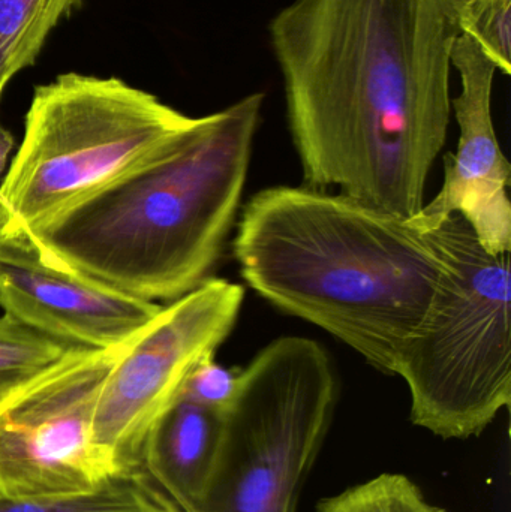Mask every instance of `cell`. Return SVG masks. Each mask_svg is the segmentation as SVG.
Masks as SVG:
<instances>
[{
  "instance_id": "6da1fadb",
  "label": "cell",
  "mask_w": 511,
  "mask_h": 512,
  "mask_svg": "<svg viewBox=\"0 0 511 512\" xmlns=\"http://www.w3.org/2000/svg\"><path fill=\"white\" fill-rule=\"evenodd\" d=\"M465 0H294L269 24L309 188L411 219L452 117Z\"/></svg>"
},
{
  "instance_id": "7a4b0ae2",
  "label": "cell",
  "mask_w": 511,
  "mask_h": 512,
  "mask_svg": "<svg viewBox=\"0 0 511 512\" xmlns=\"http://www.w3.org/2000/svg\"><path fill=\"white\" fill-rule=\"evenodd\" d=\"M234 258L264 300L395 375L449 273L431 233L344 194L275 186L249 200Z\"/></svg>"
},
{
  "instance_id": "3957f363",
  "label": "cell",
  "mask_w": 511,
  "mask_h": 512,
  "mask_svg": "<svg viewBox=\"0 0 511 512\" xmlns=\"http://www.w3.org/2000/svg\"><path fill=\"white\" fill-rule=\"evenodd\" d=\"M263 93L182 134L24 239L42 261L147 301L206 282L236 222Z\"/></svg>"
},
{
  "instance_id": "277c9868",
  "label": "cell",
  "mask_w": 511,
  "mask_h": 512,
  "mask_svg": "<svg viewBox=\"0 0 511 512\" xmlns=\"http://www.w3.org/2000/svg\"><path fill=\"white\" fill-rule=\"evenodd\" d=\"M195 119L116 77L66 72L36 87L23 141L0 183V239L44 227Z\"/></svg>"
},
{
  "instance_id": "5b68a950",
  "label": "cell",
  "mask_w": 511,
  "mask_h": 512,
  "mask_svg": "<svg viewBox=\"0 0 511 512\" xmlns=\"http://www.w3.org/2000/svg\"><path fill=\"white\" fill-rule=\"evenodd\" d=\"M428 233L449 273L395 375L407 382L416 426L468 439L511 402L510 258L489 254L458 215Z\"/></svg>"
},
{
  "instance_id": "8992f818",
  "label": "cell",
  "mask_w": 511,
  "mask_h": 512,
  "mask_svg": "<svg viewBox=\"0 0 511 512\" xmlns=\"http://www.w3.org/2000/svg\"><path fill=\"white\" fill-rule=\"evenodd\" d=\"M332 358L308 337L261 349L237 376L206 512H297L338 405Z\"/></svg>"
},
{
  "instance_id": "52a82bcc",
  "label": "cell",
  "mask_w": 511,
  "mask_h": 512,
  "mask_svg": "<svg viewBox=\"0 0 511 512\" xmlns=\"http://www.w3.org/2000/svg\"><path fill=\"white\" fill-rule=\"evenodd\" d=\"M125 346H74L0 397V496L74 498L122 477L93 445V420Z\"/></svg>"
},
{
  "instance_id": "ba28073f",
  "label": "cell",
  "mask_w": 511,
  "mask_h": 512,
  "mask_svg": "<svg viewBox=\"0 0 511 512\" xmlns=\"http://www.w3.org/2000/svg\"><path fill=\"white\" fill-rule=\"evenodd\" d=\"M245 288L209 277L162 304L123 348L107 376L93 420V445L117 475L143 471L147 439L179 402L192 370L230 336Z\"/></svg>"
},
{
  "instance_id": "9c48e42d",
  "label": "cell",
  "mask_w": 511,
  "mask_h": 512,
  "mask_svg": "<svg viewBox=\"0 0 511 512\" xmlns=\"http://www.w3.org/2000/svg\"><path fill=\"white\" fill-rule=\"evenodd\" d=\"M452 65L461 78V93L452 98L459 125L458 152L446 156V177L437 197L410 222L428 233L458 215L473 228L489 254L509 255L511 167L492 120V90L498 69L467 33L456 39Z\"/></svg>"
},
{
  "instance_id": "30bf717a",
  "label": "cell",
  "mask_w": 511,
  "mask_h": 512,
  "mask_svg": "<svg viewBox=\"0 0 511 512\" xmlns=\"http://www.w3.org/2000/svg\"><path fill=\"white\" fill-rule=\"evenodd\" d=\"M0 307L35 330L84 348L128 345L162 304L42 261L24 237L0 239Z\"/></svg>"
},
{
  "instance_id": "8fae6325",
  "label": "cell",
  "mask_w": 511,
  "mask_h": 512,
  "mask_svg": "<svg viewBox=\"0 0 511 512\" xmlns=\"http://www.w3.org/2000/svg\"><path fill=\"white\" fill-rule=\"evenodd\" d=\"M224 415L179 399L147 439L143 471L182 510H204L209 501Z\"/></svg>"
},
{
  "instance_id": "7c38bea8",
  "label": "cell",
  "mask_w": 511,
  "mask_h": 512,
  "mask_svg": "<svg viewBox=\"0 0 511 512\" xmlns=\"http://www.w3.org/2000/svg\"><path fill=\"white\" fill-rule=\"evenodd\" d=\"M86 0H0V99L41 54L51 32Z\"/></svg>"
},
{
  "instance_id": "4fadbf2b",
  "label": "cell",
  "mask_w": 511,
  "mask_h": 512,
  "mask_svg": "<svg viewBox=\"0 0 511 512\" xmlns=\"http://www.w3.org/2000/svg\"><path fill=\"white\" fill-rule=\"evenodd\" d=\"M0 512H180L144 471L122 475L104 489L74 498L0 496Z\"/></svg>"
},
{
  "instance_id": "5bb4252c",
  "label": "cell",
  "mask_w": 511,
  "mask_h": 512,
  "mask_svg": "<svg viewBox=\"0 0 511 512\" xmlns=\"http://www.w3.org/2000/svg\"><path fill=\"white\" fill-rule=\"evenodd\" d=\"M71 348L74 346L3 313L0 316V397L53 366Z\"/></svg>"
},
{
  "instance_id": "9a60e30c",
  "label": "cell",
  "mask_w": 511,
  "mask_h": 512,
  "mask_svg": "<svg viewBox=\"0 0 511 512\" xmlns=\"http://www.w3.org/2000/svg\"><path fill=\"white\" fill-rule=\"evenodd\" d=\"M317 512H446L401 474H383L324 499Z\"/></svg>"
},
{
  "instance_id": "2e32d148",
  "label": "cell",
  "mask_w": 511,
  "mask_h": 512,
  "mask_svg": "<svg viewBox=\"0 0 511 512\" xmlns=\"http://www.w3.org/2000/svg\"><path fill=\"white\" fill-rule=\"evenodd\" d=\"M461 27L501 74L510 75L511 0H465Z\"/></svg>"
},
{
  "instance_id": "e0dca14e",
  "label": "cell",
  "mask_w": 511,
  "mask_h": 512,
  "mask_svg": "<svg viewBox=\"0 0 511 512\" xmlns=\"http://www.w3.org/2000/svg\"><path fill=\"white\" fill-rule=\"evenodd\" d=\"M237 376L216 363L215 354L207 355L192 370L180 399L225 414L236 396Z\"/></svg>"
},
{
  "instance_id": "ac0fdd59",
  "label": "cell",
  "mask_w": 511,
  "mask_h": 512,
  "mask_svg": "<svg viewBox=\"0 0 511 512\" xmlns=\"http://www.w3.org/2000/svg\"><path fill=\"white\" fill-rule=\"evenodd\" d=\"M14 146V135L6 131V129L0 128V179H2L3 173H5L6 165H8V159L11 156L12 150H14Z\"/></svg>"
},
{
  "instance_id": "d6986e66",
  "label": "cell",
  "mask_w": 511,
  "mask_h": 512,
  "mask_svg": "<svg viewBox=\"0 0 511 512\" xmlns=\"http://www.w3.org/2000/svg\"><path fill=\"white\" fill-rule=\"evenodd\" d=\"M180 512H206V511L194 510V508H186V510H182V508H180Z\"/></svg>"
}]
</instances>
